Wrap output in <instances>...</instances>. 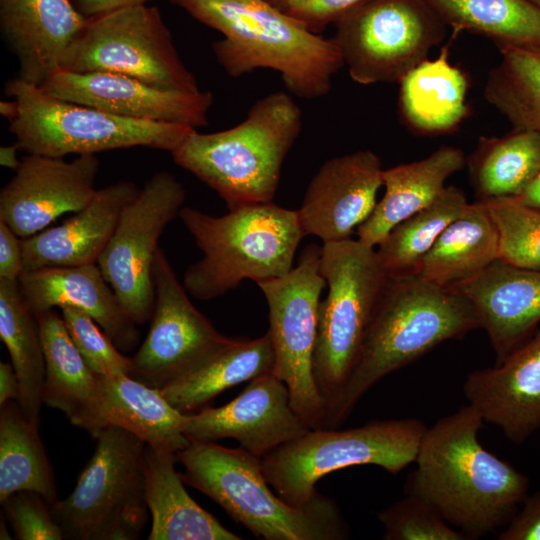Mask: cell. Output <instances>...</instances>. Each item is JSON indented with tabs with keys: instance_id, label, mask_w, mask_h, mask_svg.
<instances>
[{
	"instance_id": "1",
	"label": "cell",
	"mask_w": 540,
	"mask_h": 540,
	"mask_svg": "<svg viewBox=\"0 0 540 540\" xmlns=\"http://www.w3.org/2000/svg\"><path fill=\"white\" fill-rule=\"evenodd\" d=\"M483 423L468 404L427 428L404 487L468 540L507 525L529 488L524 474L481 445Z\"/></svg>"
},
{
	"instance_id": "2",
	"label": "cell",
	"mask_w": 540,
	"mask_h": 540,
	"mask_svg": "<svg viewBox=\"0 0 540 540\" xmlns=\"http://www.w3.org/2000/svg\"><path fill=\"white\" fill-rule=\"evenodd\" d=\"M223 38L212 44L218 63L231 77L273 69L297 97L326 95L344 66L331 38L306 28L267 0H170Z\"/></svg>"
},
{
	"instance_id": "3",
	"label": "cell",
	"mask_w": 540,
	"mask_h": 540,
	"mask_svg": "<svg viewBox=\"0 0 540 540\" xmlns=\"http://www.w3.org/2000/svg\"><path fill=\"white\" fill-rule=\"evenodd\" d=\"M481 328L464 295L416 276L389 278L368 328L357 365L325 429L337 428L386 375L439 344Z\"/></svg>"
},
{
	"instance_id": "4",
	"label": "cell",
	"mask_w": 540,
	"mask_h": 540,
	"mask_svg": "<svg viewBox=\"0 0 540 540\" xmlns=\"http://www.w3.org/2000/svg\"><path fill=\"white\" fill-rule=\"evenodd\" d=\"M302 128V113L282 91L257 100L236 126L213 133L193 130L171 153L225 201L229 210L272 202L283 162Z\"/></svg>"
},
{
	"instance_id": "5",
	"label": "cell",
	"mask_w": 540,
	"mask_h": 540,
	"mask_svg": "<svg viewBox=\"0 0 540 540\" xmlns=\"http://www.w3.org/2000/svg\"><path fill=\"white\" fill-rule=\"evenodd\" d=\"M185 484L221 506L236 522L265 540H340L349 528L337 504L317 492L304 506L284 501L270 486L261 458L243 448L190 440L176 453Z\"/></svg>"
},
{
	"instance_id": "6",
	"label": "cell",
	"mask_w": 540,
	"mask_h": 540,
	"mask_svg": "<svg viewBox=\"0 0 540 540\" xmlns=\"http://www.w3.org/2000/svg\"><path fill=\"white\" fill-rule=\"evenodd\" d=\"M179 218L203 253L183 278L187 292L200 300L222 296L246 279L257 283L287 274L305 237L297 210L272 202L244 205L218 217L182 207Z\"/></svg>"
},
{
	"instance_id": "7",
	"label": "cell",
	"mask_w": 540,
	"mask_h": 540,
	"mask_svg": "<svg viewBox=\"0 0 540 540\" xmlns=\"http://www.w3.org/2000/svg\"><path fill=\"white\" fill-rule=\"evenodd\" d=\"M320 272L328 293L319 304L313 376L327 422L357 365L389 277L375 248L352 238L323 243Z\"/></svg>"
},
{
	"instance_id": "8",
	"label": "cell",
	"mask_w": 540,
	"mask_h": 540,
	"mask_svg": "<svg viewBox=\"0 0 540 540\" xmlns=\"http://www.w3.org/2000/svg\"><path fill=\"white\" fill-rule=\"evenodd\" d=\"M4 92L18 101L19 114L9 131L19 150L28 154L63 158L132 147L172 152L195 130L65 101L19 78L9 80Z\"/></svg>"
},
{
	"instance_id": "9",
	"label": "cell",
	"mask_w": 540,
	"mask_h": 540,
	"mask_svg": "<svg viewBox=\"0 0 540 540\" xmlns=\"http://www.w3.org/2000/svg\"><path fill=\"white\" fill-rule=\"evenodd\" d=\"M427 427L415 418L373 420L362 426L309 430L261 458L263 473L288 504L306 505L325 475L376 465L397 474L415 462Z\"/></svg>"
},
{
	"instance_id": "10",
	"label": "cell",
	"mask_w": 540,
	"mask_h": 540,
	"mask_svg": "<svg viewBox=\"0 0 540 540\" xmlns=\"http://www.w3.org/2000/svg\"><path fill=\"white\" fill-rule=\"evenodd\" d=\"M74 490L52 504L64 539L134 540L148 518L143 452L133 433L107 425Z\"/></svg>"
},
{
	"instance_id": "11",
	"label": "cell",
	"mask_w": 540,
	"mask_h": 540,
	"mask_svg": "<svg viewBox=\"0 0 540 540\" xmlns=\"http://www.w3.org/2000/svg\"><path fill=\"white\" fill-rule=\"evenodd\" d=\"M61 69L117 73L162 89L200 90L159 8L147 3L89 17Z\"/></svg>"
},
{
	"instance_id": "12",
	"label": "cell",
	"mask_w": 540,
	"mask_h": 540,
	"mask_svg": "<svg viewBox=\"0 0 540 540\" xmlns=\"http://www.w3.org/2000/svg\"><path fill=\"white\" fill-rule=\"evenodd\" d=\"M334 25L331 39L350 77L362 85L399 83L447 32L424 0H370Z\"/></svg>"
},
{
	"instance_id": "13",
	"label": "cell",
	"mask_w": 540,
	"mask_h": 540,
	"mask_svg": "<svg viewBox=\"0 0 540 540\" xmlns=\"http://www.w3.org/2000/svg\"><path fill=\"white\" fill-rule=\"evenodd\" d=\"M322 246H306L287 274L257 282L268 306V333L275 352L273 373L288 387L291 406L311 429H323L326 407L313 376L320 296Z\"/></svg>"
},
{
	"instance_id": "14",
	"label": "cell",
	"mask_w": 540,
	"mask_h": 540,
	"mask_svg": "<svg viewBox=\"0 0 540 540\" xmlns=\"http://www.w3.org/2000/svg\"><path fill=\"white\" fill-rule=\"evenodd\" d=\"M180 181L167 171L154 173L124 208L97 265L128 316L150 320L155 292L152 276L161 234L185 201Z\"/></svg>"
},
{
	"instance_id": "15",
	"label": "cell",
	"mask_w": 540,
	"mask_h": 540,
	"mask_svg": "<svg viewBox=\"0 0 540 540\" xmlns=\"http://www.w3.org/2000/svg\"><path fill=\"white\" fill-rule=\"evenodd\" d=\"M152 276L155 302L150 327L131 357L129 376L161 390L198 369L234 338L218 332L192 304L161 248Z\"/></svg>"
},
{
	"instance_id": "16",
	"label": "cell",
	"mask_w": 540,
	"mask_h": 540,
	"mask_svg": "<svg viewBox=\"0 0 540 540\" xmlns=\"http://www.w3.org/2000/svg\"><path fill=\"white\" fill-rule=\"evenodd\" d=\"M99 161L82 154L72 161L38 154L21 159L0 192V221L21 239L43 231L58 217L76 213L93 198Z\"/></svg>"
},
{
	"instance_id": "17",
	"label": "cell",
	"mask_w": 540,
	"mask_h": 540,
	"mask_svg": "<svg viewBox=\"0 0 540 540\" xmlns=\"http://www.w3.org/2000/svg\"><path fill=\"white\" fill-rule=\"evenodd\" d=\"M39 87L56 98L119 116L194 129L207 125L214 101L210 91L162 89L110 72L58 69Z\"/></svg>"
},
{
	"instance_id": "18",
	"label": "cell",
	"mask_w": 540,
	"mask_h": 540,
	"mask_svg": "<svg viewBox=\"0 0 540 540\" xmlns=\"http://www.w3.org/2000/svg\"><path fill=\"white\" fill-rule=\"evenodd\" d=\"M309 430L291 406L287 385L271 372L250 380L227 404L189 413L184 433L203 442L232 438L262 458Z\"/></svg>"
},
{
	"instance_id": "19",
	"label": "cell",
	"mask_w": 540,
	"mask_h": 540,
	"mask_svg": "<svg viewBox=\"0 0 540 540\" xmlns=\"http://www.w3.org/2000/svg\"><path fill=\"white\" fill-rule=\"evenodd\" d=\"M384 169L370 150L327 160L311 179L297 210L304 236L323 243L351 238L372 213Z\"/></svg>"
},
{
	"instance_id": "20",
	"label": "cell",
	"mask_w": 540,
	"mask_h": 540,
	"mask_svg": "<svg viewBox=\"0 0 540 540\" xmlns=\"http://www.w3.org/2000/svg\"><path fill=\"white\" fill-rule=\"evenodd\" d=\"M463 393L484 422L526 441L540 427V328L500 364L470 372Z\"/></svg>"
},
{
	"instance_id": "21",
	"label": "cell",
	"mask_w": 540,
	"mask_h": 540,
	"mask_svg": "<svg viewBox=\"0 0 540 540\" xmlns=\"http://www.w3.org/2000/svg\"><path fill=\"white\" fill-rule=\"evenodd\" d=\"M450 289L474 305L495 354V365L526 342L540 322V268L500 258Z\"/></svg>"
},
{
	"instance_id": "22",
	"label": "cell",
	"mask_w": 540,
	"mask_h": 540,
	"mask_svg": "<svg viewBox=\"0 0 540 540\" xmlns=\"http://www.w3.org/2000/svg\"><path fill=\"white\" fill-rule=\"evenodd\" d=\"M88 18L69 0H0V29L17 58V78L41 86L61 69Z\"/></svg>"
},
{
	"instance_id": "23",
	"label": "cell",
	"mask_w": 540,
	"mask_h": 540,
	"mask_svg": "<svg viewBox=\"0 0 540 540\" xmlns=\"http://www.w3.org/2000/svg\"><path fill=\"white\" fill-rule=\"evenodd\" d=\"M18 284L36 315L56 307H74L92 317L120 351L132 350L139 341L137 324L125 312L97 264L24 271Z\"/></svg>"
},
{
	"instance_id": "24",
	"label": "cell",
	"mask_w": 540,
	"mask_h": 540,
	"mask_svg": "<svg viewBox=\"0 0 540 540\" xmlns=\"http://www.w3.org/2000/svg\"><path fill=\"white\" fill-rule=\"evenodd\" d=\"M139 191L135 183L125 180L97 189L71 218L22 239L24 271L97 264L122 211Z\"/></svg>"
},
{
	"instance_id": "25",
	"label": "cell",
	"mask_w": 540,
	"mask_h": 540,
	"mask_svg": "<svg viewBox=\"0 0 540 540\" xmlns=\"http://www.w3.org/2000/svg\"><path fill=\"white\" fill-rule=\"evenodd\" d=\"M45 357L43 403L62 411L70 422L94 438L106 427L102 384L85 363L56 311L37 314Z\"/></svg>"
},
{
	"instance_id": "26",
	"label": "cell",
	"mask_w": 540,
	"mask_h": 540,
	"mask_svg": "<svg viewBox=\"0 0 540 540\" xmlns=\"http://www.w3.org/2000/svg\"><path fill=\"white\" fill-rule=\"evenodd\" d=\"M466 164L461 149L445 145L418 161L384 169V195L356 229L358 240L378 246L396 225L432 203Z\"/></svg>"
},
{
	"instance_id": "27",
	"label": "cell",
	"mask_w": 540,
	"mask_h": 540,
	"mask_svg": "<svg viewBox=\"0 0 540 540\" xmlns=\"http://www.w3.org/2000/svg\"><path fill=\"white\" fill-rule=\"evenodd\" d=\"M176 462V453L145 445V501L152 517L148 539L241 540L190 497Z\"/></svg>"
},
{
	"instance_id": "28",
	"label": "cell",
	"mask_w": 540,
	"mask_h": 540,
	"mask_svg": "<svg viewBox=\"0 0 540 540\" xmlns=\"http://www.w3.org/2000/svg\"><path fill=\"white\" fill-rule=\"evenodd\" d=\"M500 257L499 232L485 204L469 203L419 263L416 276L443 288L465 282Z\"/></svg>"
},
{
	"instance_id": "29",
	"label": "cell",
	"mask_w": 540,
	"mask_h": 540,
	"mask_svg": "<svg viewBox=\"0 0 540 540\" xmlns=\"http://www.w3.org/2000/svg\"><path fill=\"white\" fill-rule=\"evenodd\" d=\"M399 107L403 119L421 134L453 131L467 116L465 73L449 61V45L433 60L429 58L399 82Z\"/></svg>"
},
{
	"instance_id": "30",
	"label": "cell",
	"mask_w": 540,
	"mask_h": 540,
	"mask_svg": "<svg viewBox=\"0 0 540 540\" xmlns=\"http://www.w3.org/2000/svg\"><path fill=\"white\" fill-rule=\"evenodd\" d=\"M99 378L106 426H119L145 444L173 453L188 446L190 439L184 433L188 414L173 407L159 389L124 374Z\"/></svg>"
},
{
	"instance_id": "31",
	"label": "cell",
	"mask_w": 540,
	"mask_h": 540,
	"mask_svg": "<svg viewBox=\"0 0 540 540\" xmlns=\"http://www.w3.org/2000/svg\"><path fill=\"white\" fill-rule=\"evenodd\" d=\"M274 366L275 352L268 332L251 340L234 338L198 369L160 391L173 407L189 414L231 387L273 373Z\"/></svg>"
},
{
	"instance_id": "32",
	"label": "cell",
	"mask_w": 540,
	"mask_h": 540,
	"mask_svg": "<svg viewBox=\"0 0 540 540\" xmlns=\"http://www.w3.org/2000/svg\"><path fill=\"white\" fill-rule=\"evenodd\" d=\"M0 338L18 378L17 402L25 417L39 426L44 350L37 315L23 298L17 280L0 279Z\"/></svg>"
},
{
	"instance_id": "33",
	"label": "cell",
	"mask_w": 540,
	"mask_h": 540,
	"mask_svg": "<svg viewBox=\"0 0 540 540\" xmlns=\"http://www.w3.org/2000/svg\"><path fill=\"white\" fill-rule=\"evenodd\" d=\"M468 166L478 200L518 197L540 170V135L513 128L481 137Z\"/></svg>"
},
{
	"instance_id": "34",
	"label": "cell",
	"mask_w": 540,
	"mask_h": 540,
	"mask_svg": "<svg viewBox=\"0 0 540 540\" xmlns=\"http://www.w3.org/2000/svg\"><path fill=\"white\" fill-rule=\"evenodd\" d=\"M455 33L468 31L498 47L540 49V7L529 0H424Z\"/></svg>"
},
{
	"instance_id": "35",
	"label": "cell",
	"mask_w": 540,
	"mask_h": 540,
	"mask_svg": "<svg viewBox=\"0 0 540 540\" xmlns=\"http://www.w3.org/2000/svg\"><path fill=\"white\" fill-rule=\"evenodd\" d=\"M29 490L58 501L52 465L38 433L17 400L0 406V501Z\"/></svg>"
},
{
	"instance_id": "36",
	"label": "cell",
	"mask_w": 540,
	"mask_h": 540,
	"mask_svg": "<svg viewBox=\"0 0 540 540\" xmlns=\"http://www.w3.org/2000/svg\"><path fill=\"white\" fill-rule=\"evenodd\" d=\"M468 204L460 188L446 186L432 203L396 225L376 249L387 276H413L444 229Z\"/></svg>"
},
{
	"instance_id": "37",
	"label": "cell",
	"mask_w": 540,
	"mask_h": 540,
	"mask_svg": "<svg viewBox=\"0 0 540 540\" xmlns=\"http://www.w3.org/2000/svg\"><path fill=\"white\" fill-rule=\"evenodd\" d=\"M498 48L501 59L487 75L484 97L513 128L540 135V49Z\"/></svg>"
},
{
	"instance_id": "38",
	"label": "cell",
	"mask_w": 540,
	"mask_h": 540,
	"mask_svg": "<svg viewBox=\"0 0 540 540\" xmlns=\"http://www.w3.org/2000/svg\"><path fill=\"white\" fill-rule=\"evenodd\" d=\"M482 202L499 232V258L520 267L540 268V211L515 197Z\"/></svg>"
},
{
	"instance_id": "39",
	"label": "cell",
	"mask_w": 540,
	"mask_h": 540,
	"mask_svg": "<svg viewBox=\"0 0 540 540\" xmlns=\"http://www.w3.org/2000/svg\"><path fill=\"white\" fill-rule=\"evenodd\" d=\"M384 540H468L429 505L408 495L377 513Z\"/></svg>"
},
{
	"instance_id": "40",
	"label": "cell",
	"mask_w": 540,
	"mask_h": 540,
	"mask_svg": "<svg viewBox=\"0 0 540 540\" xmlns=\"http://www.w3.org/2000/svg\"><path fill=\"white\" fill-rule=\"evenodd\" d=\"M66 329L87 366L97 375H129L131 357L122 354L112 339L87 313L63 307Z\"/></svg>"
},
{
	"instance_id": "41",
	"label": "cell",
	"mask_w": 540,
	"mask_h": 540,
	"mask_svg": "<svg viewBox=\"0 0 540 540\" xmlns=\"http://www.w3.org/2000/svg\"><path fill=\"white\" fill-rule=\"evenodd\" d=\"M0 502L17 539H64L63 530L54 517L52 504L41 494L22 490Z\"/></svg>"
},
{
	"instance_id": "42",
	"label": "cell",
	"mask_w": 540,
	"mask_h": 540,
	"mask_svg": "<svg viewBox=\"0 0 540 540\" xmlns=\"http://www.w3.org/2000/svg\"><path fill=\"white\" fill-rule=\"evenodd\" d=\"M370 0H300L285 13L314 33L335 24L349 12Z\"/></svg>"
},
{
	"instance_id": "43",
	"label": "cell",
	"mask_w": 540,
	"mask_h": 540,
	"mask_svg": "<svg viewBox=\"0 0 540 540\" xmlns=\"http://www.w3.org/2000/svg\"><path fill=\"white\" fill-rule=\"evenodd\" d=\"M498 540H540V491L526 496Z\"/></svg>"
},
{
	"instance_id": "44",
	"label": "cell",
	"mask_w": 540,
	"mask_h": 540,
	"mask_svg": "<svg viewBox=\"0 0 540 540\" xmlns=\"http://www.w3.org/2000/svg\"><path fill=\"white\" fill-rule=\"evenodd\" d=\"M23 272L22 239L0 221V279L18 281Z\"/></svg>"
},
{
	"instance_id": "45",
	"label": "cell",
	"mask_w": 540,
	"mask_h": 540,
	"mask_svg": "<svg viewBox=\"0 0 540 540\" xmlns=\"http://www.w3.org/2000/svg\"><path fill=\"white\" fill-rule=\"evenodd\" d=\"M78 10L87 17L98 16L117 9L146 4L150 0H76Z\"/></svg>"
},
{
	"instance_id": "46",
	"label": "cell",
	"mask_w": 540,
	"mask_h": 540,
	"mask_svg": "<svg viewBox=\"0 0 540 540\" xmlns=\"http://www.w3.org/2000/svg\"><path fill=\"white\" fill-rule=\"evenodd\" d=\"M19 382L12 364L0 362V406L10 400H17Z\"/></svg>"
},
{
	"instance_id": "47",
	"label": "cell",
	"mask_w": 540,
	"mask_h": 540,
	"mask_svg": "<svg viewBox=\"0 0 540 540\" xmlns=\"http://www.w3.org/2000/svg\"><path fill=\"white\" fill-rule=\"evenodd\" d=\"M517 198L523 205L540 211V170Z\"/></svg>"
},
{
	"instance_id": "48",
	"label": "cell",
	"mask_w": 540,
	"mask_h": 540,
	"mask_svg": "<svg viewBox=\"0 0 540 540\" xmlns=\"http://www.w3.org/2000/svg\"><path fill=\"white\" fill-rule=\"evenodd\" d=\"M19 148L16 144L9 146H2L0 148V164L3 167L13 169L14 171L20 165L21 160L17 157V151Z\"/></svg>"
},
{
	"instance_id": "49",
	"label": "cell",
	"mask_w": 540,
	"mask_h": 540,
	"mask_svg": "<svg viewBox=\"0 0 540 540\" xmlns=\"http://www.w3.org/2000/svg\"><path fill=\"white\" fill-rule=\"evenodd\" d=\"M0 114L2 117L12 122L19 114V104L16 99L13 100H1L0 101Z\"/></svg>"
},
{
	"instance_id": "50",
	"label": "cell",
	"mask_w": 540,
	"mask_h": 540,
	"mask_svg": "<svg viewBox=\"0 0 540 540\" xmlns=\"http://www.w3.org/2000/svg\"><path fill=\"white\" fill-rule=\"evenodd\" d=\"M269 3L277 7L283 12H286L291 6L300 0H267Z\"/></svg>"
},
{
	"instance_id": "51",
	"label": "cell",
	"mask_w": 540,
	"mask_h": 540,
	"mask_svg": "<svg viewBox=\"0 0 540 540\" xmlns=\"http://www.w3.org/2000/svg\"><path fill=\"white\" fill-rule=\"evenodd\" d=\"M4 520L5 519H3V517H1L0 538L1 539H11V536L7 531V527H6V524H5Z\"/></svg>"
},
{
	"instance_id": "52",
	"label": "cell",
	"mask_w": 540,
	"mask_h": 540,
	"mask_svg": "<svg viewBox=\"0 0 540 540\" xmlns=\"http://www.w3.org/2000/svg\"><path fill=\"white\" fill-rule=\"evenodd\" d=\"M529 1L540 7V0H529Z\"/></svg>"
}]
</instances>
